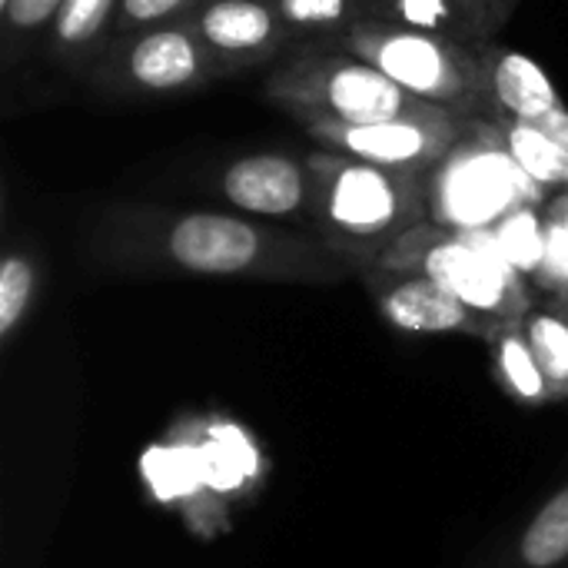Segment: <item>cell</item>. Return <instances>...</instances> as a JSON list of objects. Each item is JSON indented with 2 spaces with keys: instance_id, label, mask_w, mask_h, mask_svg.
Returning <instances> with one entry per match:
<instances>
[{
  "instance_id": "obj_1",
  "label": "cell",
  "mask_w": 568,
  "mask_h": 568,
  "mask_svg": "<svg viewBox=\"0 0 568 568\" xmlns=\"http://www.w3.org/2000/svg\"><path fill=\"white\" fill-rule=\"evenodd\" d=\"M90 256L133 276H216L253 283L329 286L353 263L320 236L243 213L106 206L90 230Z\"/></svg>"
},
{
  "instance_id": "obj_2",
  "label": "cell",
  "mask_w": 568,
  "mask_h": 568,
  "mask_svg": "<svg viewBox=\"0 0 568 568\" xmlns=\"http://www.w3.org/2000/svg\"><path fill=\"white\" fill-rule=\"evenodd\" d=\"M306 163L316 176V236L346 256L356 276L376 266L403 233L429 220L423 176L329 150L310 153Z\"/></svg>"
},
{
  "instance_id": "obj_3",
  "label": "cell",
  "mask_w": 568,
  "mask_h": 568,
  "mask_svg": "<svg viewBox=\"0 0 568 568\" xmlns=\"http://www.w3.org/2000/svg\"><path fill=\"white\" fill-rule=\"evenodd\" d=\"M266 97L306 123H383V120H449L456 113L433 106L373 63L349 50H306L290 57L266 80Z\"/></svg>"
},
{
  "instance_id": "obj_4",
  "label": "cell",
  "mask_w": 568,
  "mask_h": 568,
  "mask_svg": "<svg viewBox=\"0 0 568 568\" xmlns=\"http://www.w3.org/2000/svg\"><path fill=\"white\" fill-rule=\"evenodd\" d=\"M336 43L433 106L456 116H483L489 110L483 43H456L373 17Z\"/></svg>"
},
{
  "instance_id": "obj_5",
  "label": "cell",
  "mask_w": 568,
  "mask_h": 568,
  "mask_svg": "<svg viewBox=\"0 0 568 568\" xmlns=\"http://www.w3.org/2000/svg\"><path fill=\"white\" fill-rule=\"evenodd\" d=\"M376 266L423 273L446 286L459 303H466L476 316L493 326L523 323L536 306L526 286L503 253L496 250L489 230L486 233H456L436 223H419L403 233Z\"/></svg>"
},
{
  "instance_id": "obj_6",
  "label": "cell",
  "mask_w": 568,
  "mask_h": 568,
  "mask_svg": "<svg viewBox=\"0 0 568 568\" xmlns=\"http://www.w3.org/2000/svg\"><path fill=\"white\" fill-rule=\"evenodd\" d=\"M429 223L456 233H486L516 210L536 206V186L493 136L489 116H469V136L426 176Z\"/></svg>"
},
{
  "instance_id": "obj_7",
  "label": "cell",
  "mask_w": 568,
  "mask_h": 568,
  "mask_svg": "<svg viewBox=\"0 0 568 568\" xmlns=\"http://www.w3.org/2000/svg\"><path fill=\"white\" fill-rule=\"evenodd\" d=\"M87 73L100 93L156 97L206 87L223 77V63L186 23H166L106 43Z\"/></svg>"
},
{
  "instance_id": "obj_8",
  "label": "cell",
  "mask_w": 568,
  "mask_h": 568,
  "mask_svg": "<svg viewBox=\"0 0 568 568\" xmlns=\"http://www.w3.org/2000/svg\"><path fill=\"white\" fill-rule=\"evenodd\" d=\"M323 150L343 153L383 170L426 176L466 136L469 116L449 120H383V123H306L303 126Z\"/></svg>"
},
{
  "instance_id": "obj_9",
  "label": "cell",
  "mask_w": 568,
  "mask_h": 568,
  "mask_svg": "<svg viewBox=\"0 0 568 568\" xmlns=\"http://www.w3.org/2000/svg\"><path fill=\"white\" fill-rule=\"evenodd\" d=\"M366 293L373 296L383 320L413 336H473L489 343L499 326L476 316L466 303H459L446 286L423 273L369 266L359 273Z\"/></svg>"
},
{
  "instance_id": "obj_10",
  "label": "cell",
  "mask_w": 568,
  "mask_h": 568,
  "mask_svg": "<svg viewBox=\"0 0 568 568\" xmlns=\"http://www.w3.org/2000/svg\"><path fill=\"white\" fill-rule=\"evenodd\" d=\"M223 200L253 220H316V176L306 160L286 153H250L216 180Z\"/></svg>"
},
{
  "instance_id": "obj_11",
  "label": "cell",
  "mask_w": 568,
  "mask_h": 568,
  "mask_svg": "<svg viewBox=\"0 0 568 568\" xmlns=\"http://www.w3.org/2000/svg\"><path fill=\"white\" fill-rule=\"evenodd\" d=\"M180 23L210 47L223 73L273 60L293 40L276 0H203Z\"/></svg>"
},
{
  "instance_id": "obj_12",
  "label": "cell",
  "mask_w": 568,
  "mask_h": 568,
  "mask_svg": "<svg viewBox=\"0 0 568 568\" xmlns=\"http://www.w3.org/2000/svg\"><path fill=\"white\" fill-rule=\"evenodd\" d=\"M483 60H486V87H489V113H503L523 123H536L556 106H562L552 80L546 70L509 47H486L483 43Z\"/></svg>"
},
{
  "instance_id": "obj_13",
  "label": "cell",
  "mask_w": 568,
  "mask_h": 568,
  "mask_svg": "<svg viewBox=\"0 0 568 568\" xmlns=\"http://www.w3.org/2000/svg\"><path fill=\"white\" fill-rule=\"evenodd\" d=\"M373 20L399 23L456 43H483L496 23L483 0H369Z\"/></svg>"
},
{
  "instance_id": "obj_14",
  "label": "cell",
  "mask_w": 568,
  "mask_h": 568,
  "mask_svg": "<svg viewBox=\"0 0 568 568\" xmlns=\"http://www.w3.org/2000/svg\"><path fill=\"white\" fill-rule=\"evenodd\" d=\"M120 0H67L50 23V57L67 67H90L110 43Z\"/></svg>"
},
{
  "instance_id": "obj_15",
  "label": "cell",
  "mask_w": 568,
  "mask_h": 568,
  "mask_svg": "<svg viewBox=\"0 0 568 568\" xmlns=\"http://www.w3.org/2000/svg\"><path fill=\"white\" fill-rule=\"evenodd\" d=\"M493 136L513 156V163L542 190H568V150L532 123L489 113Z\"/></svg>"
},
{
  "instance_id": "obj_16",
  "label": "cell",
  "mask_w": 568,
  "mask_h": 568,
  "mask_svg": "<svg viewBox=\"0 0 568 568\" xmlns=\"http://www.w3.org/2000/svg\"><path fill=\"white\" fill-rule=\"evenodd\" d=\"M489 353H493V366H496V379L503 386V393H509L516 403L529 406V409H542L552 406V389L542 376V366L523 333V323H506L493 333L489 339Z\"/></svg>"
},
{
  "instance_id": "obj_17",
  "label": "cell",
  "mask_w": 568,
  "mask_h": 568,
  "mask_svg": "<svg viewBox=\"0 0 568 568\" xmlns=\"http://www.w3.org/2000/svg\"><path fill=\"white\" fill-rule=\"evenodd\" d=\"M523 333L542 366L552 399H568V313L562 306H532L523 320Z\"/></svg>"
},
{
  "instance_id": "obj_18",
  "label": "cell",
  "mask_w": 568,
  "mask_h": 568,
  "mask_svg": "<svg viewBox=\"0 0 568 568\" xmlns=\"http://www.w3.org/2000/svg\"><path fill=\"white\" fill-rule=\"evenodd\" d=\"M523 568H559L568 562V486H562L523 529L516 542Z\"/></svg>"
},
{
  "instance_id": "obj_19",
  "label": "cell",
  "mask_w": 568,
  "mask_h": 568,
  "mask_svg": "<svg viewBox=\"0 0 568 568\" xmlns=\"http://www.w3.org/2000/svg\"><path fill=\"white\" fill-rule=\"evenodd\" d=\"M369 0H276L293 37H346L369 17Z\"/></svg>"
},
{
  "instance_id": "obj_20",
  "label": "cell",
  "mask_w": 568,
  "mask_h": 568,
  "mask_svg": "<svg viewBox=\"0 0 568 568\" xmlns=\"http://www.w3.org/2000/svg\"><path fill=\"white\" fill-rule=\"evenodd\" d=\"M546 230L549 223L536 213V206L516 210L513 216H506L499 226L489 230L496 250L503 253V260L519 273V276H532L542 266L546 256Z\"/></svg>"
},
{
  "instance_id": "obj_21",
  "label": "cell",
  "mask_w": 568,
  "mask_h": 568,
  "mask_svg": "<svg viewBox=\"0 0 568 568\" xmlns=\"http://www.w3.org/2000/svg\"><path fill=\"white\" fill-rule=\"evenodd\" d=\"M37 260L27 250H7L0 263V339L10 343V336L27 320L33 296H37Z\"/></svg>"
},
{
  "instance_id": "obj_22",
  "label": "cell",
  "mask_w": 568,
  "mask_h": 568,
  "mask_svg": "<svg viewBox=\"0 0 568 568\" xmlns=\"http://www.w3.org/2000/svg\"><path fill=\"white\" fill-rule=\"evenodd\" d=\"M203 0H120L116 3V17H113V27H110V43L120 40V37L150 30V27L180 23Z\"/></svg>"
},
{
  "instance_id": "obj_23",
  "label": "cell",
  "mask_w": 568,
  "mask_h": 568,
  "mask_svg": "<svg viewBox=\"0 0 568 568\" xmlns=\"http://www.w3.org/2000/svg\"><path fill=\"white\" fill-rule=\"evenodd\" d=\"M67 0H10L7 10L0 13L3 17V47H7V67L13 63L17 57V47L40 33L43 27H50L60 13Z\"/></svg>"
},
{
  "instance_id": "obj_24",
  "label": "cell",
  "mask_w": 568,
  "mask_h": 568,
  "mask_svg": "<svg viewBox=\"0 0 568 568\" xmlns=\"http://www.w3.org/2000/svg\"><path fill=\"white\" fill-rule=\"evenodd\" d=\"M549 230H546V256H542V266L536 273V283L546 286V290H556L559 296L568 290V230L546 220Z\"/></svg>"
},
{
  "instance_id": "obj_25",
  "label": "cell",
  "mask_w": 568,
  "mask_h": 568,
  "mask_svg": "<svg viewBox=\"0 0 568 568\" xmlns=\"http://www.w3.org/2000/svg\"><path fill=\"white\" fill-rule=\"evenodd\" d=\"M532 126H539L542 133H549L556 143H562L568 150V110L566 106H556L552 113H546L542 120H536Z\"/></svg>"
},
{
  "instance_id": "obj_26",
  "label": "cell",
  "mask_w": 568,
  "mask_h": 568,
  "mask_svg": "<svg viewBox=\"0 0 568 568\" xmlns=\"http://www.w3.org/2000/svg\"><path fill=\"white\" fill-rule=\"evenodd\" d=\"M486 3V10H489V17H493V23H496V30L506 23V17L513 13V7L519 3V0H483Z\"/></svg>"
},
{
  "instance_id": "obj_27",
  "label": "cell",
  "mask_w": 568,
  "mask_h": 568,
  "mask_svg": "<svg viewBox=\"0 0 568 568\" xmlns=\"http://www.w3.org/2000/svg\"><path fill=\"white\" fill-rule=\"evenodd\" d=\"M549 220L568 230V193H562L559 200H552V206H549Z\"/></svg>"
},
{
  "instance_id": "obj_28",
  "label": "cell",
  "mask_w": 568,
  "mask_h": 568,
  "mask_svg": "<svg viewBox=\"0 0 568 568\" xmlns=\"http://www.w3.org/2000/svg\"><path fill=\"white\" fill-rule=\"evenodd\" d=\"M7 3H10V0H0V13H3V10H7Z\"/></svg>"
},
{
  "instance_id": "obj_29",
  "label": "cell",
  "mask_w": 568,
  "mask_h": 568,
  "mask_svg": "<svg viewBox=\"0 0 568 568\" xmlns=\"http://www.w3.org/2000/svg\"><path fill=\"white\" fill-rule=\"evenodd\" d=\"M559 306H562V303H559ZM562 310H566V313H568V306H562Z\"/></svg>"
}]
</instances>
